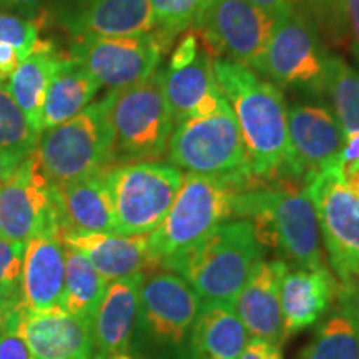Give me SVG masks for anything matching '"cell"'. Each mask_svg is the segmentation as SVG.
I'll list each match as a JSON object with an SVG mask.
<instances>
[{
    "mask_svg": "<svg viewBox=\"0 0 359 359\" xmlns=\"http://www.w3.org/2000/svg\"><path fill=\"white\" fill-rule=\"evenodd\" d=\"M359 160V132L344 137V145L339 155V168Z\"/></svg>",
    "mask_w": 359,
    "mask_h": 359,
    "instance_id": "42",
    "label": "cell"
},
{
    "mask_svg": "<svg viewBox=\"0 0 359 359\" xmlns=\"http://www.w3.org/2000/svg\"><path fill=\"white\" fill-rule=\"evenodd\" d=\"M213 70L240 127L253 182H288V107L281 90L224 58H213Z\"/></svg>",
    "mask_w": 359,
    "mask_h": 359,
    "instance_id": "1",
    "label": "cell"
},
{
    "mask_svg": "<svg viewBox=\"0 0 359 359\" xmlns=\"http://www.w3.org/2000/svg\"><path fill=\"white\" fill-rule=\"evenodd\" d=\"M173 40L156 27L133 35L77 37L72 40L69 57L80 62L102 87L123 90L154 75Z\"/></svg>",
    "mask_w": 359,
    "mask_h": 359,
    "instance_id": "11",
    "label": "cell"
},
{
    "mask_svg": "<svg viewBox=\"0 0 359 359\" xmlns=\"http://www.w3.org/2000/svg\"><path fill=\"white\" fill-rule=\"evenodd\" d=\"M24 160L25 158H22L19 155H13L8 154V151L0 150V183L6 182V180L19 168V165Z\"/></svg>",
    "mask_w": 359,
    "mask_h": 359,
    "instance_id": "43",
    "label": "cell"
},
{
    "mask_svg": "<svg viewBox=\"0 0 359 359\" xmlns=\"http://www.w3.org/2000/svg\"><path fill=\"white\" fill-rule=\"evenodd\" d=\"M233 217L248 219L259 243L275 250L285 263L303 269L326 268L320 223L303 188H248L233 201Z\"/></svg>",
    "mask_w": 359,
    "mask_h": 359,
    "instance_id": "3",
    "label": "cell"
},
{
    "mask_svg": "<svg viewBox=\"0 0 359 359\" xmlns=\"http://www.w3.org/2000/svg\"><path fill=\"white\" fill-rule=\"evenodd\" d=\"M22 60H24V57L20 55L17 48H13L12 45L0 43V82H6L13 74V70L20 65Z\"/></svg>",
    "mask_w": 359,
    "mask_h": 359,
    "instance_id": "39",
    "label": "cell"
},
{
    "mask_svg": "<svg viewBox=\"0 0 359 359\" xmlns=\"http://www.w3.org/2000/svg\"><path fill=\"white\" fill-rule=\"evenodd\" d=\"M105 172L57 187L62 228L88 233L115 231L114 201Z\"/></svg>",
    "mask_w": 359,
    "mask_h": 359,
    "instance_id": "24",
    "label": "cell"
},
{
    "mask_svg": "<svg viewBox=\"0 0 359 359\" xmlns=\"http://www.w3.org/2000/svg\"><path fill=\"white\" fill-rule=\"evenodd\" d=\"M45 13L77 37H115L155 29L150 0H47Z\"/></svg>",
    "mask_w": 359,
    "mask_h": 359,
    "instance_id": "16",
    "label": "cell"
},
{
    "mask_svg": "<svg viewBox=\"0 0 359 359\" xmlns=\"http://www.w3.org/2000/svg\"><path fill=\"white\" fill-rule=\"evenodd\" d=\"M286 271L288 263L283 259L262 258L233 303L250 338H259L276 348L285 341L280 288Z\"/></svg>",
    "mask_w": 359,
    "mask_h": 359,
    "instance_id": "19",
    "label": "cell"
},
{
    "mask_svg": "<svg viewBox=\"0 0 359 359\" xmlns=\"http://www.w3.org/2000/svg\"><path fill=\"white\" fill-rule=\"evenodd\" d=\"M40 132L13 100L7 83L0 82V150L27 158L37 150Z\"/></svg>",
    "mask_w": 359,
    "mask_h": 359,
    "instance_id": "31",
    "label": "cell"
},
{
    "mask_svg": "<svg viewBox=\"0 0 359 359\" xmlns=\"http://www.w3.org/2000/svg\"><path fill=\"white\" fill-rule=\"evenodd\" d=\"M62 58L64 57L57 52L52 42L39 40L32 53L20 62V65L13 70L6 82L13 100L40 133H42L40 116H42L45 95Z\"/></svg>",
    "mask_w": 359,
    "mask_h": 359,
    "instance_id": "27",
    "label": "cell"
},
{
    "mask_svg": "<svg viewBox=\"0 0 359 359\" xmlns=\"http://www.w3.org/2000/svg\"><path fill=\"white\" fill-rule=\"evenodd\" d=\"M271 359H283V356H281V351L280 349H276L275 353H273V356H271Z\"/></svg>",
    "mask_w": 359,
    "mask_h": 359,
    "instance_id": "47",
    "label": "cell"
},
{
    "mask_svg": "<svg viewBox=\"0 0 359 359\" xmlns=\"http://www.w3.org/2000/svg\"><path fill=\"white\" fill-rule=\"evenodd\" d=\"M114 98L115 90H110L69 122L40 133L35 155L53 185H64L114 167L110 125Z\"/></svg>",
    "mask_w": 359,
    "mask_h": 359,
    "instance_id": "4",
    "label": "cell"
},
{
    "mask_svg": "<svg viewBox=\"0 0 359 359\" xmlns=\"http://www.w3.org/2000/svg\"><path fill=\"white\" fill-rule=\"evenodd\" d=\"M275 17L251 0H208L191 30L212 58L262 72Z\"/></svg>",
    "mask_w": 359,
    "mask_h": 359,
    "instance_id": "10",
    "label": "cell"
},
{
    "mask_svg": "<svg viewBox=\"0 0 359 359\" xmlns=\"http://www.w3.org/2000/svg\"><path fill=\"white\" fill-rule=\"evenodd\" d=\"M156 29L178 37L187 32L208 0H150Z\"/></svg>",
    "mask_w": 359,
    "mask_h": 359,
    "instance_id": "33",
    "label": "cell"
},
{
    "mask_svg": "<svg viewBox=\"0 0 359 359\" xmlns=\"http://www.w3.org/2000/svg\"><path fill=\"white\" fill-rule=\"evenodd\" d=\"M276 349L280 348L273 346V344L266 343V341L259 338H248L243 353L240 354L238 359H271L273 353H275Z\"/></svg>",
    "mask_w": 359,
    "mask_h": 359,
    "instance_id": "40",
    "label": "cell"
},
{
    "mask_svg": "<svg viewBox=\"0 0 359 359\" xmlns=\"http://www.w3.org/2000/svg\"><path fill=\"white\" fill-rule=\"evenodd\" d=\"M25 341L35 359H92V323L62 308L32 311L19 308L0 323Z\"/></svg>",
    "mask_w": 359,
    "mask_h": 359,
    "instance_id": "18",
    "label": "cell"
},
{
    "mask_svg": "<svg viewBox=\"0 0 359 359\" xmlns=\"http://www.w3.org/2000/svg\"><path fill=\"white\" fill-rule=\"evenodd\" d=\"M62 243L83 253L105 281L130 278L158 269L148 251V235L88 233L60 228Z\"/></svg>",
    "mask_w": 359,
    "mask_h": 359,
    "instance_id": "20",
    "label": "cell"
},
{
    "mask_svg": "<svg viewBox=\"0 0 359 359\" xmlns=\"http://www.w3.org/2000/svg\"><path fill=\"white\" fill-rule=\"evenodd\" d=\"M353 55H354V60H356V74H358V79H359V47L356 45H353Z\"/></svg>",
    "mask_w": 359,
    "mask_h": 359,
    "instance_id": "46",
    "label": "cell"
},
{
    "mask_svg": "<svg viewBox=\"0 0 359 359\" xmlns=\"http://www.w3.org/2000/svg\"><path fill=\"white\" fill-rule=\"evenodd\" d=\"M168 163L193 175H206L258 187L230 105L212 115L177 122L167 148Z\"/></svg>",
    "mask_w": 359,
    "mask_h": 359,
    "instance_id": "7",
    "label": "cell"
},
{
    "mask_svg": "<svg viewBox=\"0 0 359 359\" xmlns=\"http://www.w3.org/2000/svg\"><path fill=\"white\" fill-rule=\"evenodd\" d=\"M102 85L80 62L72 57L62 58L45 95L40 130H48L69 122L87 109Z\"/></svg>",
    "mask_w": 359,
    "mask_h": 359,
    "instance_id": "26",
    "label": "cell"
},
{
    "mask_svg": "<svg viewBox=\"0 0 359 359\" xmlns=\"http://www.w3.org/2000/svg\"><path fill=\"white\" fill-rule=\"evenodd\" d=\"M161 83L175 123L212 115L228 105L215 77L213 58L193 30L180 39L168 67L161 69Z\"/></svg>",
    "mask_w": 359,
    "mask_h": 359,
    "instance_id": "15",
    "label": "cell"
},
{
    "mask_svg": "<svg viewBox=\"0 0 359 359\" xmlns=\"http://www.w3.org/2000/svg\"><path fill=\"white\" fill-rule=\"evenodd\" d=\"M311 6L321 15L330 13L333 19H344L343 17V0H311Z\"/></svg>",
    "mask_w": 359,
    "mask_h": 359,
    "instance_id": "44",
    "label": "cell"
},
{
    "mask_svg": "<svg viewBox=\"0 0 359 359\" xmlns=\"http://www.w3.org/2000/svg\"><path fill=\"white\" fill-rule=\"evenodd\" d=\"M288 182L303 183L325 170L339 167L343 128L327 107L296 105L288 109Z\"/></svg>",
    "mask_w": 359,
    "mask_h": 359,
    "instance_id": "17",
    "label": "cell"
},
{
    "mask_svg": "<svg viewBox=\"0 0 359 359\" xmlns=\"http://www.w3.org/2000/svg\"><path fill=\"white\" fill-rule=\"evenodd\" d=\"M47 0H0V12L15 13L24 19L37 20L39 13L45 8Z\"/></svg>",
    "mask_w": 359,
    "mask_h": 359,
    "instance_id": "37",
    "label": "cell"
},
{
    "mask_svg": "<svg viewBox=\"0 0 359 359\" xmlns=\"http://www.w3.org/2000/svg\"><path fill=\"white\" fill-rule=\"evenodd\" d=\"M326 58L314 17L308 8H293L275 17L259 74L276 87L323 92Z\"/></svg>",
    "mask_w": 359,
    "mask_h": 359,
    "instance_id": "12",
    "label": "cell"
},
{
    "mask_svg": "<svg viewBox=\"0 0 359 359\" xmlns=\"http://www.w3.org/2000/svg\"><path fill=\"white\" fill-rule=\"evenodd\" d=\"M320 223L336 281L359 273V196L339 167L325 170L303 187Z\"/></svg>",
    "mask_w": 359,
    "mask_h": 359,
    "instance_id": "14",
    "label": "cell"
},
{
    "mask_svg": "<svg viewBox=\"0 0 359 359\" xmlns=\"http://www.w3.org/2000/svg\"><path fill=\"white\" fill-rule=\"evenodd\" d=\"M143 280L145 273H140L107 285L92 321L93 358L107 359L130 353Z\"/></svg>",
    "mask_w": 359,
    "mask_h": 359,
    "instance_id": "21",
    "label": "cell"
},
{
    "mask_svg": "<svg viewBox=\"0 0 359 359\" xmlns=\"http://www.w3.org/2000/svg\"><path fill=\"white\" fill-rule=\"evenodd\" d=\"M248 187L233 180L187 173L167 217L148 233V251L155 266L233 218V201Z\"/></svg>",
    "mask_w": 359,
    "mask_h": 359,
    "instance_id": "6",
    "label": "cell"
},
{
    "mask_svg": "<svg viewBox=\"0 0 359 359\" xmlns=\"http://www.w3.org/2000/svg\"><path fill=\"white\" fill-rule=\"evenodd\" d=\"M302 359H359V331L343 311L318 327L302 351Z\"/></svg>",
    "mask_w": 359,
    "mask_h": 359,
    "instance_id": "30",
    "label": "cell"
},
{
    "mask_svg": "<svg viewBox=\"0 0 359 359\" xmlns=\"http://www.w3.org/2000/svg\"><path fill=\"white\" fill-rule=\"evenodd\" d=\"M248 338L231 304L201 303L183 359H238Z\"/></svg>",
    "mask_w": 359,
    "mask_h": 359,
    "instance_id": "25",
    "label": "cell"
},
{
    "mask_svg": "<svg viewBox=\"0 0 359 359\" xmlns=\"http://www.w3.org/2000/svg\"><path fill=\"white\" fill-rule=\"evenodd\" d=\"M39 40L37 20L24 19L15 13L0 12V43L12 45L22 57L27 58Z\"/></svg>",
    "mask_w": 359,
    "mask_h": 359,
    "instance_id": "34",
    "label": "cell"
},
{
    "mask_svg": "<svg viewBox=\"0 0 359 359\" xmlns=\"http://www.w3.org/2000/svg\"><path fill=\"white\" fill-rule=\"evenodd\" d=\"M339 311H343L359 331V273L338 281Z\"/></svg>",
    "mask_w": 359,
    "mask_h": 359,
    "instance_id": "35",
    "label": "cell"
},
{
    "mask_svg": "<svg viewBox=\"0 0 359 359\" xmlns=\"http://www.w3.org/2000/svg\"><path fill=\"white\" fill-rule=\"evenodd\" d=\"M200 309V298L177 273L145 275L133 333L140 359H183Z\"/></svg>",
    "mask_w": 359,
    "mask_h": 359,
    "instance_id": "5",
    "label": "cell"
},
{
    "mask_svg": "<svg viewBox=\"0 0 359 359\" xmlns=\"http://www.w3.org/2000/svg\"><path fill=\"white\" fill-rule=\"evenodd\" d=\"M336 294L338 281L327 268L286 271L280 288L285 339L316 325L331 308Z\"/></svg>",
    "mask_w": 359,
    "mask_h": 359,
    "instance_id": "23",
    "label": "cell"
},
{
    "mask_svg": "<svg viewBox=\"0 0 359 359\" xmlns=\"http://www.w3.org/2000/svg\"><path fill=\"white\" fill-rule=\"evenodd\" d=\"M264 246L248 219H228L172 258L160 269L177 273L201 303H235L251 269L264 258Z\"/></svg>",
    "mask_w": 359,
    "mask_h": 359,
    "instance_id": "2",
    "label": "cell"
},
{
    "mask_svg": "<svg viewBox=\"0 0 359 359\" xmlns=\"http://www.w3.org/2000/svg\"><path fill=\"white\" fill-rule=\"evenodd\" d=\"M323 92L333 103L344 137L359 132V79L344 58L327 55Z\"/></svg>",
    "mask_w": 359,
    "mask_h": 359,
    "instance_id": "29",
    "label": "cell"
},
{
    "mask_svg": "<svg viewBox=\"0 0 359 359\" xmlns=\"http://www.w3.org/2000/svg\"><path fill=\"white\" fill-rule=\"evenodd\" d=\"M116 235H148L167 217L183 183L182 170L163 161L114 165L105 172Z\"/></svg>",
    "mask_w": 359,
    "mask_h": 359,
    "instance_id": "9",
    "label": "cell"
},
{
    "mask_svg": "<svg viewBox=\"0 0 359 359\" xmlns=\"http://www.w3.org/2000/svg\"><path fill=\"white\" fill-rule=\"evenodd\" d=\"M343 17L351 30L353 45L359 47V0H343Z\"/></svg>",
    "mask_w": 359,
    "mask_h": 359,
    "instance_id": "41",
    "label": "cell"
},
{
    "mask_svg": "<svg viewBox=\"0 0 359 359\" xmlns=\"http://www.w3.org/2000/svg\"><path fill=\"white\" fill-rule=\"evenodd\" d=\"M251 2L273 17H278L286 11H293V8H308L311 6V0H251Z\"/></svg>",
    "mask_w": 359,
    "mask_h": 359,
    "instance_id": "38",
    "label": "cell"
},
{
    "mask_svg": "<svg viewBox=\"0 0 359 359\" xmlns=\"http://www.w3.org/2000/svg\"><path fill=\"white\" fill-rule=\"evenodd\" d=\"M114 165L158 161L167 155L175 120L161 83V69L143 82L115 90L110 109Z\"/></svg>",
    "mask_w": 359,
    "mask_h": 359,
    "instance_id": "8",
    "label": "cell"
},
{
    "mask_svg": "<svg viewBox=\"0 0 359 359\" xmlns=\"http://www.w3.org/2000/svg\"><path fill=\"white\" fill-rule=\"evenodd\" d=\"M25 243L0 238V323L22 308V263Z\"/></svg>",
    "mask_w": 359,
    "mask_h": 359,
    "instance_id": "32",
    "label": "cell"
},
{
    "mask_svg": "<svg viewBox=\"0 0 359 359\" xmlns=\"http://www.w3.org/2000/svg\"><path fill=\"white\" fill-rule=\"evenodd\" d=\"M341 173H343L346 185L359 196V160L341 167Z\"/></svg>",
    "mask_w": 359,
    "mask_h": 359,
    "instance_id": "45",
    "label": "cell"
},
{
    "mask_svg": "<svg viewBox=\"0 0 359 359\" xmlns=\"http://www.w3.org/2000/svg\"><path fill=\"white\" fill-rule=\"evenodd\" d=\"M107 285L100 273L79 250L65 245V281L60 308L80 320L93 321Z\"/></svg>",
    "mask_w": 359,
    "mask_h": 359,
    "instance_id": "28",
    "label": "cell"
},
{
    "mask_svg": "<svg viewBox=\"0 0 359 359\" xmlns=\"http://www.w3.org/2000/svg\"><path fill=\"white\" fill-rule=\"evenodd\" d=\"M65 281V245L58 233H43L25 243L22 263V308H60Z\"/></svg>",
    "mask_w": 359,
    "mask_h": 359,
    "instance_id": "22",
    "label": "cell"
},
{
    "mask_svg": "<svg viewBox=\"0 0 359 359\" xmlns=\"http://www.w3.org/2000/svg\"><path fill=\"white\" fill-rule=\"evenodd\" d=\"M60 228L57 187L43 173L34 151L0 183V238L27 243L43 233H58Z\"/></svg>",
    "mask_w": 359,
    "mask_h": 359,
    "instance_id": "13",
    "label": "cell"
},
{
    "mask_svg": "<svg viewBox=\"0 0 359 359\" xmlns=\"http://www.w3.org/2000/svg\"><path fill=\"white\" fill-rule=\"evenodd\" d=\"M0 359H35V356L19 334L0 327Z\"/></svg>",
    "mask_w": 359,
    "mask_h": 359,
    "instance_id": "36",
    "label": "cell"
}]
</instances>
